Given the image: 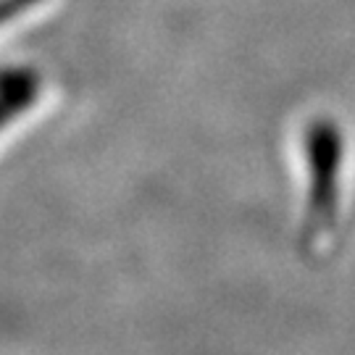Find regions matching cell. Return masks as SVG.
<instances>
[{"instance_id": "6da1fadb", "label": "cell", "mask_w": 355, "mask_h": 355, "mask_svg": "<svg viewBox=\"0 0 355 355\" xmlns=\"http://www.w3.org/2000/svg\"><path fill=\"white\" fill-rule=\"evenodd\" d=\"M343 132L329 119H316L305 129V164H308V205L305 229L321 234L337 221L340 174H343Z\"/></svg>"}, {"instance_id": "7a4b0ae2", "label": "cell", "mask_w": 355, "mask_h": 355, "mask_svg": "<svg viewBox=\"0 0 355 355\" xmlns=\"http://www.w3.org/2000/svg\"><path fill=\"white\" fill-rule=\"evenodd\" d=\"M42 79L29 66H6L0 69V132L16 116L29 111L37 101Z\"/></svg>"}, {"instance_id": "3957f363", "label": "cell", "mask_w": 355, "mask_h": 355, "mask_svg": "<svg viewBox=\"0 0 355 355\" xmlns=\"http://www.w3.org/2000/svg\"><path fill=\"white\" fill-rule=\"evenodd\" d=\"M37 3H42V0H0V26L26 13L29 8H35Z\"/></svg>"}]
</instances>
